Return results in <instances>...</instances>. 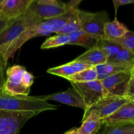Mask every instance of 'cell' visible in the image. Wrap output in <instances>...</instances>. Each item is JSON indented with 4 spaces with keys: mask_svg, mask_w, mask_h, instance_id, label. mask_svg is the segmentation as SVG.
I'll list each match as a JSON object with an SVG mask.
<instances>
[{
    "mask_svg": "<svg viewBox=\"0 0 134 134\" xmlns=\"http://www.w3.org/2000/svg\"><path fill=\"white\" fill-rule=\"evenodd\" d=\"M58 106L43 101L38 96H0V111H31L39 114L43 111L56 110Z\"/></svg>",
    "mask_w": 134,
    "mask_h": 134,
    "instance_id": "2",
    "label": "cell"
},
{
    "mask_svg": "<svg viewBox=\"0 0 134 134\" xmlns=\"http://www.w3.org/2000/svg\"><path fill=\"white\" fill-rule=\"evenodd\" d=\"M128 99L129 101H130V102H133V103H134V97H133V98H128Z\"/></svg>",
    "mask_w": 134,
    "mask_h": 134,
    "instance_id": "35",
    "label": "cell"
},
{
    "mask_svg": "<svg viewBox=\"0 0 134 134\" xmlns=\"http://www.w3.org/2000/svg\"><path fill=\"white\" fill-rule=\"evenodd\" d=\"M1 59H2V58H1Z\"/></svg>",
    "mask_w": 134,
    "mask_h": 134,
    "instance_id": "37",
    "label": "cell"
},
{
    "mask_svg": "<svg viewBox=\"0 0 134 134\" xmlns=\"http://www.w3.org/2000/svg\"><path fill=\"white\" fill-rule=\"evenodd\" d=\"M101 134H134V124H119L103 125Z\"/></svg>",
    "mask_w": 134,
    "mask_h": 134,
    "instance_id": "22",
    "label": "cell"
},
{
    "mask_svg": "<svg viewBox=\"0 0 134 134\" xmlns=\"http://www.w3.org/2000/svg\"><path fill=\"white\" fill-rule=\"evenodd\" d=\"M34 81V77L31 73L27 71V70L25 71L23 75V82L24 86L27 88L30 89L31 86H32Z\"/></svg>",
    "mask_w": 134,
    "mask_h": 134,
    "instance_id": "29",
    "label": "cell"
},
{
    "mask_svg": "<svg viewBox=\"0 0 134 134\" xmlns=\"http://www.w3.org/2000/svg\"><path fill=\"white\" fill-rule=\"evenodd\" d=\"M7 64L0 58V96L3 95V89L5 82V75L6 73Z\"/></svg>",
    "mask_w": 134,
    "mask_h": 134,
    "instance_id": "28",
    "label": "cell"
},
{
    "mask_svg": "<svg viewBox=\"0 0 134 134\" xmlns=\"http://www.w3.org/2000/svg\"><path fill=\"white\" fill-rule=\"evenodd\" d=\"M131 75H132V76L134 77V64L133 67H132V71H131Z\"/></svg>",
    "mask_w": 134,
    "mask_h": 134,
    "instance_id": "34",
    "label": "cell"
},
{
    "mask_svg": "<svg viewBox=\"0 0 134 134\" xmlns=\"http://www.w3.org/2000/svg\"><path fill=\"white\" fill-rule=\"evenodd\" d=\"M134 97V77L131 76V78L128 82V87H127L126 92L125 98H130Z\"/></svg>",
    "mask_w": 134,
    "mask_h": 134,
    "instance_id": "30",
    "label": "cell"
},
{
    "mask_svg": "<svg viewBox=\"0 0 134 134\" xmlns=\"http://www.w3.org/2000/svg\"><path fill=\"white\" fill-rule=\"evenodd\" d=\"M96 46L106 55L107 58L116 54L122 48L120 45L114 42L109 41L103 39L98 40Z\"/></svg>",
    "mask_w": 134,
    "mask_h": 134,
    "instance_id": "23",
    "label": "cell"
},
{
    "mask_svg": "<svg viewBox=\"0 0 134 134\" xmlns=\"http://www.w3.org/2000/svg\"><path fill=\"white\" fill-rule=\"evenodd\" d=\"M31 0H3L0 4V20H13L27 13Z\"/></svg>",
    "mask_w": 134,
    "mask_h": 134,
    "instance_id": "10",
    "label": "cell"
},
{
    "mask_svg": "<svg viewBox=\"0 0 134 134\" xmlns=\"http://www.w3.org/2000/svg\"><path fill=\"white\" fill-rule=\"evenodd\" d=\"M47 72L51 75L59 76L62 78L68 79L69 77H71L74 74H75V71L69 63L64 64V65H60V66L55 67V68H50L47 70Z\"/></svg>",
    "mask_w": 134,
    "mask_h": 134,
    "instance_id": "25",
    "label": "cell"
},
{
    "mask_svg": "<svg viewBox=\"0 0 134 134\" xmlns=\"http://www.w3.org/2000/svg\"><path fill=\"white\" fill-rule=\"evenodd\" d=\"M26 70L24 67L20 65H14L7 68L3 95L11 97L28 96L30 89L26 88L23 82V75Z\"/></svg>",
    "mask_w": 134,
    "mask_h": 134,
    "instance_id": "6",
    "label": "cell"
},
{
    "mask_svg": "<svg viewBox=\"0 0 134 134\" xmlns=\"http://www.w3.org/2000/svg\"><path fill=\"white\" fill-rule=\"evenodd\" d=\"M128 101V99L124 97H104L94 104L90 110H94L96 112L98 113L99 116L104 120L116 112Z\"/></svg>",
    "mask_w": 134,
    "mask_h": 134,
    "instance_id": "12",
    "label": "cell"
},
{
    "mask_svg": "<svg viewBox=\"0 0 134 134\" xmlns=\"http://www.w3.org/2000/svg\"><path fill=\"white\" fill-rule=\"evenodd\" d=\"M131 72H120L102 80L104 97L119 96L125 98Z\"/></svg>",
    "mask_w": 134,
    "mask_h": 134,
    "instance_id": "9",
    "label": "cell"
},
{
    "mask_svg": "<svg viewBox=\"0 0 134 134\" xmlns=\"http://www.w3.org/2000/svg\"><path fill=\"white\" fill-rule=\"evenodd\" d=\"M78 9H79L75 10L74 13L72 14L69 20L63 26L62 28L59 31L57 34H68L69 35L71 33L81 30L79 18L78 14H77Z\"/></svg>",
    "mask_w": 134,
    "mask_h": 134,
    "instance_id": "24",
    "label": "cell"
},
{
    "mask_svg": "<svg viewBox=\"0 0 134 134\" xmlns=\"http://www.w3.org/2000/svg\"><path fill=\"white\" fill-rule=\"evenodd\" d=\"M95 68L98 73V79L99 81L116 73L120 72H131L132 71V69L130 68L117 66L107 62L96 65Z\"/></svg>",
    "mask_w": 134,
    "mask_h": 134,
    "instance_id": "19",
    "label": "cell"
},
{
    "mask_svg": "<svg viewBox=\"0 0 134 134\" xmlns=\"http://www.w3.org/2000/svg\"><path fill=\"white\" fill-rule=\"evenodd\" d=\"M104 125L134 124V103L128 100L113 115L103 120Z\"/></svg>",
    "mask_w": 134,
    "mask_h": 134,
    "instance_id": "13",
    "label": "cell"
},
{
    "mask_svg": "<svg viewBox=\"0 0 134 134\" xmlns=\"http://www.w3.org/2000/svg\"><path fill=\"white\" fill-rule=\"evenodd\" d=\"M68 11L66 12V13L60 16L45 20L41 23L33 25L27 27L9 47L5 55L4 62L7 64L8 60L13 58L16 52L30 39L38 36L48 35L52 33H55L57 34L59 31L62 28L63 26L69 20V19L74 13L75 10H76V9H71V8H68Z\"/></svg>",
    "mask_w": 134,
    "mask_h": 134,
    "instance_id": "1",
    "label": "cell"
},
{
    "mask_svg": "<svg viewBox=\"0 0 134 134\" xmlns=\"http://www.w3.org/2000/svg\"><path fill=\"white\" fill-rule=\"evenodd\" d=\"M68 63H69V64L71 65V67L72 69H73V71H74L75 73H80V72L86 70V69H90V68L94 67L92 66V65H88L86 64H85V63L81 62L74 61V60Z\"/></svg>",
    "mask_w": 134,
    "mask_h": 134,
    "instance_id": "27",
    "label": "cell"
},
{
    "mask_svg": "<svg viewBox=\"0 0 134 134\" xmlns=\"http://www.w3.org/2000/svg\"><path fill=\"white\" fill-rule=\"evenodd\" d=\"M113 3L114 8H115V16H116L119 7H120L121 5H128V4H134V0H113Z\"/></svg>",
    "mask_w": 134,
    "mask_h": 134,
    "instance_id": "31",
    "label": "cell"
},
{
    "mask_svg": "<svg viewBox=\"0 0 134 134\" xmlns=\"http://www.w3.org/2000/svg\"><path fill=\"white\" fill-rule=\"evenodd\" d=\"M67 3L57 0H31L27 11L42 21L63 15L68 11Z\"/></svg>",
    "mask_w": 134,
    "mask_h": 134,
    "instance_id": "5",
    "label": "cell"
},
{
    "mask_svg": "<svg viewBox=\"0 0 134 134\" xmlns=\"http://www.w3.org/2000/svg\"><path fill=\"white\" fill-rule=\"evenodd\" d=\"M103 125V120L98 113L90 110L82 118V124L78 128V134H97Z\"/></svg>",
    "mask_w": 134,
    "mask_h": 134,
    "instance_id": "14",
    "label": "cell"
},
{
    "mask_svg": "<svg viewBox=\"0 0 134 134\" xmlns=\"http://www.w3.org/2000/svg\"><path fill=\"white\" fill-rule=\"evenodd\" d=\"M13 20H0V34L5 30L10 24L13 22Z\"/></svg>",
    "mask_w": 134,
    "mask_h": 134,
    "instance_id": "32",
    "label": "cell"
},
{
    "mask_svg": "<svg viewBox=\"0 0 134 134\" xmlns=\"http://www.w3.org/2000/svg\"><path fill=\"white\" fill-rule=\"evenodd\" d=\"M43 22V21L28 11L22 16L14 20L13 22L0 34V58L4 61L9 47L27 27Z\"/></svg>",
    "mask_w": 134,
    "mask_h": 134,
    "instance_id": "3",
    "label": "cell"
},
{
    "mask_svg": "<svg viewBox=\"0 0 134 134\" xmlns=\"http://www.w3.org/2000/svg\"><path fill=\"white\" fill-rule=\"evenodd\" d=\"M112 42L120 45L122 48L129 50L134 53V31H128L125 35Z\"/></svg>",
    "mask_w": 134,
    "mask_h": 134,
    "instance_id": "26",
    "label": "cell"
},
{
    "mask_svg": "<svg viewBox=\"0 0 134 134\" xmlns=\"http://www.w3.org/2000/svg\"><path fill=\"white\" fill-rule=\"evenodd\" d=\"M107 63L132 69L134 64V53L122 48L116 54L107 58Z\"/></svg>",
    "mask_w": 134,
    "mask_h": 134,
    "instance_id": "17",
    "label": "cell"
},
{
    "mask_svg": "<svg viewBox=\"0 0 134 134\" xmlns=\"http://www.w3.org/2000/svg\"><path fill=\"white\" fill-rule=\"evenodd\" d=\"M67 80L69 82H85L90 81H96L98 79V73L95 67L86 69V70L77 73L69 77Z\"/></svg>",
    "mask_w": 134,
    "mask_h": 134,
    "instance_id": "21",
    "label": "cell"
},
{
    "mask_svg": "<svg viewBox=\"0 0 134 134\" xmlns=\"http://www.w3.org/2000/svg\"><path fill=\"white\" fill-rule=\"evenodd\" d=\"M64 134H78V128H73Z\"/></svg>",
    "mask_w": 134,
    "mask_h": 134,
    "instance_id": "33",
    "label": "cell"
},
{
    "mask_svg": "<svg viewBox=\"0 0 134 134\" xmlns=\"http://www.w3.org/2000/svg\"><path fill=\"white\" fill-rule=\"evenodd\" d=\"M77 14L82 31L97 40L103 39L105 24L109 22V17L107 12L92 13L78 9Z\"/></svg>",
    "mask_w": 134,
    "mask_h": 134,
    "instance_id": "4",
    "label": "cell"
},
{
    "mask_svg": "<svg viewBox=\"0 0 134 134\" xmlns=\"http://www.w3.org/2000/svg\"><path fill=\"white\" fill-rule=\"evenodd\" d=\"M37 115L31 111H0V134H19L25 123Z\"/></svg>",
    "mask_w": 134,
    "mask_h": 134,
    "instance_id": "7",
    "label": "cell"
},
{
    "mask_svg": "<svg viewBox=\"0 0 134 134\" xmlns=\"http://www.w3.org/2000/svg\"><path fill=\"white\" fill-rule=\"evenodd\" d=\"M107 57L106 55L96 46L88 49L79 56L76 58L74 61L81 62L92 66H96L99 64L107 62Z\"/></svg>",
    "mask_w": 134,
    "mask_h": 134,
    "instance_id": "16",
    "label": "cell"
},
{
    "mask_svg": "<svg viewBox=\"0 0 134 134\" xmlns=\"http://www.w3.org/2000/svg\"><path fill=\"white\" fill-rule=\"evenodd\" d=\"M70 82L72 87L79 93L86 105V109L84 116L94 104L104 98L103 86L99 80L85 82Z\"/></svg>",
    "mask_w": 134,
    "mask_h": 134,
    "instance_id": "8",
    "label": "cell"
},
{
    "mask_svg": "<svg viewBox=\"0 0 134 134\" xmlns=\"http://www.w3.org/2000/svg\"><path fill=\"white\" fill-rule=\"evenodd\" d=\"M71 37L68 34H56L45 40L41 47V49H49L69 44Z\"/></svg>",
    "mask_w": 134,
    "mask_h": 134,
    "instance_id": "20",
    "label": "cell"
},
{
    "mask_svg": "<svg viewBox=\"0 0 134 134\" xmlns=\"http://www.w3.org/2000/svg\"><path fill=\"white\" fill-rule=\"evenodd\" d=\"M128 31V27L115 18L105 24L103 39L113 41L123 37Z\"/></svg>",
    "mask_w": 134,
    "mask_h": 134,
    "instance_id": "15",
    "label": "cell"
},
{
    "mask_svg": "<svg viewBox=\"0 0 134 134\" xmlns=\"http://www.w3.org/2000/svg\"><path fill=\"white\" fill-rule=\"evenodd\" d=\"M2 1H3V0H0V4L1 3V2H2Z\"/></svg>",
    "mask_w": 134,
    "mask_h": 134,
    "instance_id": "36",
    "label": "cell"
},
{
    "mask_svg": "<svg viewBox=\"0 0 134 134\" xmlns=\"http://www.w3.org/2000/svg\"><path fill=\"white\" fill-rule=\"evenodd\" d=\"M43 101L52 100L72 107H79L86 111V107L83 99L74 88H69L66 91L49 94L44 96H38Z\"/></svg>",
    "mask_w": 134,
    "mask_h": 134,
    "instance_id": "11",
    "label": "cell"
},
{
    "mask_svg": "<svg viewBox=\"0 0 134 134\" xmlns=\"http://www.w3.org/2000/svg\"><path fill=\"white\" fill-rule=\"evenodd\" d=\"M69 35L71 37V41L69 44L81 46L88 49L95 47L98 41L81 30L71 33Z\"/></svg>",
    "mask_w": 134,
    "mask_h": 134,
    "instance_id": "18",
    "label": "cell"
}]
</instances>
